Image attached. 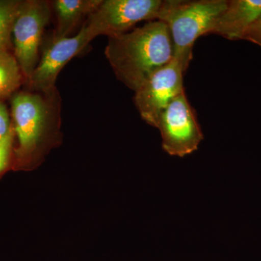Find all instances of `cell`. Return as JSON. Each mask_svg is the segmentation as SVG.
<instances>
[{
  "label": "cell",
  "instance_id": "2",
  "mask_svg": "<svg viewBox=\"0 0 261 261\" xmlns=\"http://www.w3.org/2000/svg\"><path fill=\"white\" fill-rule=\"evenodd\" d=\"M58 90L47 93L23 91L12 97V124L18 144L13 149V169H29L40 158L60 121Z\"/></svg>",
  "mask_w": 261,
  "mask_h": 261
},
{
  "label": "cell",
  "instance_id": "4",
  "mask_svg": "<svg viewBox=\"0 0 261 261\" xmlns=\"http://www.w3.org/2000/svg\"><path fill=\"white\" fill-rule=\"evenodd\" d=\"M50 17L49 3L42 0L20 2L13 25L14 56L25 82L39 63V49L44 29Z\"/></svg>",
  "mask_w": 261,
  "mask_h": 261
},
{
  "label": "cell",
  "instance_id": "15",
  "mask_svg": "<svg viewBox=\"0 0 261 261\" xmlns=\"http://www.w3.org/2000/svg\"><path fill=\"white\" fill-rule=\"evenodd\" d=\"M243 40L253 43L261 48V15L245 33Z\"/></svg>",
  "mask_w": 261,
  "mask_h": 261
},
{
  "label": "cell",
  "instance_id": "3",
  "mask_svg": "<svg viewBox=\"0 0 261 261\" xmlns=\"http://www.w3.org/2000/svg\"><path fill=\"white\" fill-rule=\"evenodd\" d=\"M228 0H165L157 20L166 23L172 39L173 58L187 71L194 44L201 36L211 34Z\"/></svg>",
  "mask_w": 261,
  "mask_h": 261
},
{
  "label": "cell",
  "instance_id": "1",
  "mask_svg": "<svg viewBox=\"0 0 261 261\" xmlns=\"http://www.w3.org/2000/svg\"><path fill=\"white\" fill-rule=\"evenodd\" d=\"M115 75L132 90L173 58L171 33L166 23L152 20L132 32L108 38L105 51Z\"/></svg>",
  "mask_w": 261,
  "mask_h": 261
},
{
  "label": "cell",
  "instance_id": "13",
  "mask_svg": "<svg viewBox=\"0 0 261 261\" xmlns=\"http://www.w3.org/2000/svg\"><path fill=\"white\" fill-rule=\"evenodd\" d=\"M15 139L14 128L12 124V128L9 134L0 143V176H3L10 168H13Z\"/></svg>",
  "mask_w": 261,
  "mask_h": 261
},
{
  "label": "cell",
  "instance_id": "7",
  "mask_svg": "<svg viewBox=\"0 0 261 261\" xmlns=\"http://www.w3.org/2000/svg\"><path fill=\"white\" fill-rule=\"evenodd\" d=\"M181 63L173 58L167 65L149 76L136 91L134 101L141 117L149 124L157 126L159 117L173 99L185 92Z\"/></svg>",
  "mask_w": 261,
  "mask_h": 261
},
{
  "label": "cell",
  "instance_id": "5",
  "mask_svg": "<svg viewBox=\"0 0 261 261\" xmlns=\"http://www.w3.org/2000/svg\"><path fill=\"white\" fill-rule=\"evenodd\" d=\"M162 0H105L84 25L94 38L126 34L142 20H157Z\"/></svg>",
  "mask_w": 261,
  "mask_h": 261
},
{
  "label": "cell",
  "instance_id": "11",
  "mask_svg": "<svg viewBox=\"0 0 261 261\" xmlns=\"http://www.w3.org/2000/svg\"><path fill=\"white\" fill-rule=\"evenodd\" d=\"M25 81L18 61L11 49L0 50V101L16 93Z\"/></svg>",
  "mask_w": 261,
  "mask_h": 261
},
{
  "label": "cell",
  "instance_id": "14",
  "mask_svg": "<svg viewBox=\"0 0 261 261\" xmlns=\"http://www.w3.org/2000/svg\"><path fill=\"white\" fill-rule=\"evenodd\" d=\"M12 128L9 111L4 101H0V143L4 140Z\"/></svg>",
  "mask_w": 261,
  "mask_h": 261
},
{
  "label": "cell",
  "instance_id": "6",
  "mask_svg": "<svg viewBox=\"0 0 261 261\" xmlns=\"http://www.w3.org/2000/svg\"><path fill=\"white\" fill-rule=\"evenodd\" d=\"M156 128L162 137V147L171 156L183 158L198 149L204 139L195 111L185 92L170 103L159 117Z\"/></svg>",
  "mask_w": 261,
  "mask_h": 261
},
{
  "label": "cell",
  "instance_id": "9",
  "mask_svg": "<svg viewBox=\"0 0 261 261\" xmlns=\"http://www.w3.org/2000/svg\"><path fill=\"white\" fill-rule=\"evenodd\" d=\"M260 15L261 0H230L211 34L240 40Z\"/></svg>",
  "mask_w": 261,
  "mask_h": 261
},
{
  "label": "cell",
  "instance_id": "8",
  "mask_svg": "<svg viewBox=\"0 0 261 261\" xmlns=\"http://www.w3.org/2000/svg\"><path fill=\"white\" fill-rule=\"evenodd\" d=\"M94 39L85 25L73 37L51 39L43 51L42 58L27 82L34 92L47 93L54 90L58 75L72 58Z\"/></svg>",
  "mask_w": 261,
  "mask_h": 261
},
{
  "label": "cell",
  "instance_id": "12",
  "mask_svg": "<svg viewBox=\"0 0 261 261\" xmlns=\"http://www.w3.org/2000/svg\"><path fill=\"white\" fill-rule=\"evenodd\" d=\"M20 2L0 0V50L11 49L12 31Z\"/></svg>",
  "mask_w": 261,
  "mask_h": 261
},
{
  "label": "cell",
  "instance_id": "10",
  "mask_svg": "<svg viewBox=\"0 0 261 261\" xmlns=\"http://www.w3.org/2000/svg\"><path fill=\"white\" fill-rule=\"evenodd\" d=\"M102 0H57V27L53 38L68 37L82 19L92 14Z\"/></svg>",
  "mask_w": 261,
  "mask_h": 261
}]
</instances>
